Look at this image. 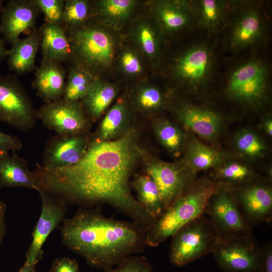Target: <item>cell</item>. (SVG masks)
<instances>
[{
  "mask_svg": "<svg viewBox=\"0 0 272 272\" xmlns=\"http://www.w3.org/2000/svg\"><path fill=\"white\" fill-rule=\"evenodd\" d=\"M136 103L144 111H154L160 108L164 102L163 95L156 87L147 86L142 87L137 93Z\"/></svg>",
  "mask_w": 272,
  "mask_h": 272,
  "instance_id": "35",
  "label": "cell"
},
{
  "mask_svg": "<svg viewBox=\"0 0 272 272\" xmlns=\"http://www.w3.org/2000/svg\"><path fill=\"white\" fill-rule=\"evenodd\" d=\"M137 133L129 129L113 140H94L81 159L67 168L32 171L38 191L85 207L107 203L147 232L155 222L130 192L129 179L142 155Z\"/></svg>",
  "mask_w": 272,
  "mask_h": 272,
  "instance_id": "1",
  "label": "cell"
},
{
  "mask_svg": "<svg viewBox=\"0 0 272 272\" xmlns=\"http://www.w3.org/2000/svg\"><path fill=\"white\" fill-rule=\"evenodd\" d=\"M37 119L22 87L12 78L0 76V121L26 132L34 127Z\"/></svg>",
  "mask_w": 272,
  "mask_h": 272,
  "instance_id": "9",
  "label": "cell"
},
{
  "mask_svg": "<svg viewBox=\"0 0 272 272\" xmlns=\"http://www.w3.org/2000/svg\"><path fill=\"white\" fill-rule=\"evenodd\" d=\"M36 263H28L25 262L23 267L18 272H35Z\"/></svg>",
  "mask_w": 272,
  "mask_h": 272,
  "instance_id": "45",
  "label": "cell"
},
{
  "mask_svg": "<svg viewBox=\"0 0 272 272\" xmlns=\"http://www.w3.org/2000/svg\"><path fill=\"white\" fill-rule=\"evenodd\" d=\"M60 230L68 249L104 270L143 252L147 245L146 232L135 222L109 218L95 210L81 208L64 219Z\"/></svg>",
  "mask_w": 272,
  "mask_h": 272,
  "instance_id": "2",
  "label": "cell"
},
{
  "mask_svg": "<svg viewBox=\"0 0 272 272\" xmlns=\"http://www.w3.org/2000/svg\"><path fill=\"white\" fill-rule=\"evenodd\" d=\"M179 120L200 138L216 139L222 130L223 120L217 112L191 104L181 106L177 111Z\"/></svg>",
  "mask_w": 272,
  "mask_h": 272,
  "instance_id": "17",
  "label": "cell"
},
{
  "mask_svg": "<svg viewBox=\"0 0 272 272\" xmlns=\"http://www.w3.org/2000/svg\"><path fill=\"white\" fill-rule=\"evenodd\" d=\"M24 187L38 191L27 161L15 153L0 154V188Z\"/></svg>",
  "mask_w": 272,
  "mask_h": 272,
  "instance_id": "20",
  "label": "cell"
},
{
  "mask_svg": "<svg viewBox=\"0 0 272 272\" xmlns=\"http://www.w3.org/2000/svg\"><path fill=\"white\" fill-rule=\"evenodd\" d=\"M129 115L125 104L118 102L107 112L96 133V140L108 141L123 135L129 129Z\"/></svg>",
  "mask_w": 272,
  "mask_h": 272,
  "instance_id": "26",
  "label": "cell"
},
{
  "mask_svg": "<svg viewBox=\"0 0 272 272\" xmlns=\"http://www.w3.org/2000/svg\"><path fill=\"white\" fill-rule=\"evenodd\" d=\"M217 188L218 185L209 178L195 180L147 231V245L158 246L181 228L205 214L206 205Z\"/></svg>",
  "mask_w": 272,
  "mask_h": 272,
  "instance_id": "3",
  "label": "cell"
},
{
  "mask_svg": "<svg viewBox=\"0 0 272 272\" xmlns=\"http://www.w3.org/2000/svg\"><path fill=\"white\" fill-rule=\"evenodd\" d=\"M136 37L143 51L149 57H154L159 50V42L156 33L147 24L140 25L137 29Z\"/></svg>",
  "mask_w": 272,
  "mask_h": 272,
  "instance_id": "36",
  "label": "cell"
},
{
  "mask_svg": "<svg viewBox=\"0 0 272 272\" xmlns=\"http://www.w3.org/2000/svg\"><path fill=\"white\" fill-rule=\"evenodd\" d=\"M120 64L123 71L129 75H137L142 71V66L137 55L131 51L126 50L121 55Z\"/></svg>",
  "mask_w": 272,
  "mask_h": 272,
  "instance_id": "39",
  "label": "cell"
},
{
  "mask_svg": "<svg viewBox=\"0 0 272 272\" xmlns=\"http://www.w3.org/2000/svg\"><path fill=\"white\" fill-rule=\"evenodd\" d=\"M95 78L91 72L80 66L71 69L62 98L70 101L81 99Z\"/></svg>",
  "mask_w": 272,
  "mask_h": 272,
  "instance_id": "31",
  "label": "cell"
},
{
  "mask_svg": "<svg viewBox=\"0 0 272 272\" xmlns=\"http://www.w3.org/2000/svg\"><path fill=\"white\" fill-rule=\"evenodd\" d=\"M139 203L152 218L156 220L165 211L159 189L147 174L138 175L133 181Z\"/></svg>",
  "mask_w": 272,
  "mask_h": 272,
  "instance_id": "27",
  "label": "cell"
},
{
  "mask_svg": "<svg viewBox=\"0 0 272 272\" xmlns=\"http://www.w3.org/2000/svg\"><path fill=\"white\" fill-rule=\"evenodd\" d=\"M225 158V154L221 151L211 148L192 137L187 144L184 163L196 173L200 170L218 167Z\"/></svg>",
  "mask_w": 272,
  "mask_h": 272,
  "instance_id": "25",
  "label": "cell"
},
{
  "mask_svg": "<svg viewBox=\"0 0 272 272\" xmlns=\"http://www.w3.org/2000/svg\"><path fill=\"white\" fill-rule=\"evenodd\" d=\"M136 2L132 0H103L98 4L100 14L112 23L126 20L133 10Z\"/></svg>",
  "mask_w": 272,
  "mask_h": 272,
  "instance_id": "33",
  "label": "cell"
},
{
  "mask_svg": "<svg viewBox=\"0 0 272 272\" xmlns=\"http://www.w3.org/2000/svg\"><path fill=\"white\" fill-rule=\"evenodd\" d=\"M8 52L9 50L5 48L4 41L0 37V63L2 60L8 55Z\"/></svg>",
  "mask_w": 272,
  "mask_h": 272,
  "instance_id": "46",
  "label": "cell"
},
{
  "mask_svg": "<svg viewBox=\"0 0 272 272\" xmlns=\"http://www.w3.org/2000/svg\"><path fill=\"white\" fill-rule=\"evenodd\" d=\"M234 145L237 151L249 159L262 157L267 150V145L255 131L249 129H242L235 135Z\"/></svg>",
  "mask_w": 272,
  "mask_h": 272,
  "instance_id": "32",
  "label": "cell"
},
{
  "mask_svg": "<svg viewBox=\"0 0 272 272\" xmlns=\"http://www.w3.org/2000/svg\"><path fill=\"white\" fill-rule=\"evenodd\" d=\"M6 205L3 201L0 200V245L6 233Z\"/></svg>",
  "mask_w": 272,
  "mask_h": 272,
  "instance_id": "43",
  "label": "cell"
},
{
  "mask_svg": "<svg viewBox=\"0 0 272 272\" xmlns=\"http://www.w3.org/2000/svg\"><path fill=\"white\" fill-rule=\"evenodd\" d=\"M154 130L161 145L169 152L178 155L183 150L185 138L182 130L166 119H159L154 123Z\"/></svg>",
  "mask_w": 272,
  "mask_h": 272,
  "instance_id": "30",
  "label": "cell"
},
{
  "mask_svg": "<svg viewBox=\"0 0 272 272\" xmlns=\"http://www.w3.org/2000/svg\"><path fill=\"white\" fill-rule=\"evenodd\" d=\"M254 174L247 165L230 162L217 168L213 181L219 186L235 190L253 180Z\"/></svg>",
  "mask_w": 272,
  "mask_h": 272,
  "instance_id": "28",
  "label": "cell"
},
{
  "mask_svg": "<svg viewBox=\"0 0 272 272\" xmlns=\"http://www.w3.org/2000/svg\"><path fill=\"white\" fill-rule=\"evenodd\" d=\"M146 174L159 189L165 211L194 182L195 173L184 163L154 160L146 166Z\"/></svg>",
  "mask_w": 272,
  "mask_h": 272,
  "instance_id": "11",
  "label": "cell"
},
{
  "mask_svg": "<svg viewBox=\"0 0 272 272\" xmlns=\"http://www.w3.org/2000/svg\"><path fill=\"white\" fill-rule=\"evenodd\" d=\"M90 143L87 133L56 134L50 138L45 144L41 166L47 170L73 166L84 156Z\"/></svg>",
  "mask_w": 272,
  "mask_h": 272,
  "instance_id": "13",
  "label": "cell"
},
{
  "mask_svg": "<svg viewBox=\"0 0 272 272\" xmlns=\"http://www.w3.org/2000/svg\"><path fill=\"white\" fill-rule=\"evenodd\" d=\"M40 33L44 59L59 62L69 58L71 55L70 43L60 24L46 23Z\"/></svg>",
  "mask_w": 272,
  "mask_h": 272,
  "instance_id": "22",
  "label": "cell"
},
{
  "mask_svg": "<svg viewBox=\"0 0 272 272\" xmlns=\"http://www.w3.org/2000/svg\"><path fill=\"white\" fill-rule=\"evenodd\" d=\"M71 55L80 62V66L91 69L109 65L113 58L114 42L111 35L96 27H86L73 32L68 37Z\"/></svg>",
  "mask_w": 272,
  "mask_h": 272,
  "instance_id": "5",
  "label": "cell"
},
{
  "mask_svg": "<svg viewBox=\"0 0 272 272\" xmlns=\"http://www.w3.org/2000/svg\"><path fill=\"white\" fill-rule=\"evenodd\" d=\"M39 11L33 1H9L1 17L0 32L5 39L12 44L22 33L33 28Z\"/></svg>",
  "mask_w": 272,
  "mask_h": 272,
  "instance_id": "16",
  "label": "cell"
},
{
  "mask_svg": "<svg viewBox=\"0 0 272 272\" xmlns=\"http://www.w3.org/2000/svg\"><path fill=\"white\" fill-rule=\"evenodd\" d=\"M117 93L115 86L95 78L81 99L89 119L97 120L113 101Z\"/></svg>",
  "mask_w": 272,
  "mask_h": 272,
  "instance_id": "24",
  "label": "cell"
},
{
  "mask_svg": "<svg viewBox=\"0 0 272 272\" xmlns=\"http://www.w3.org/2000/svg\"><path fill=\"white\" fill-rule=\"evenodd\" d=\"M155 10L161 25L168 32L177 31L186 27L194 16L193 5L186 1H160Z\"/></svg>",
  "mask_w": 272,
  "mask_h": 272,
  "instance_id": "23",
  "label": "cell"
},
{
  "mask_svg": "<svg viewBox=\"0 0 272 272\" xmlns=\"http://www.w3.org/2000/svg\"><path fill=\"white\" fill-rule=\"evenodd\" d=\"M204 214L209 216L213 226L222 237L252 235V227L244 218L232 190L218 186L206 205Z\"/></svg>",
  "mask_w": 272,
  "mask_h": 272,
  "instance_id": "6",
  "label": "cell"
},
{
  "mask_svg": "<svg viewBox=\"0 0 272 272\" xmlns=\"http://www.w3.org/2000/svg\"><path fill=\"white\" fill-rule=\"evenodd\" d=\"M104 272H154L148 259L143 256L130 255Z\"/></svg>",
  "mask_w": 272,
  "mask_h": 272,
  "instance_id": "37",
  "label": "cell"
},
{
  "mask_svg": "<svg viewBox=\"0 0 272 272\" xmlns=\"http://www.w3.org/2000/svg\"><path fill=\"white\" fill-rule=\"evenodd\" d=\"M40 44V33L36 30L24 38L14 41L8 54L9 69L19 74L31 71Z\"/></svg>",
  "mask_w": 272,
  "mask_h": 272,
  "instance_id": "21",
  "label": "cell"
},
{
  "mask_svg": "<svg viewBox=\"0 0 272 272\" xmlns=\"http://www.w3.org/2000/svg\"><path fill=\"white\" fill-rule=\"evenodd\" d=\"M22 147L23 143L19 138L0 131V154L9 151L19 150Z\"/></svg>",
  "mask_w": 272,
  "mask_h": 272,
  "instance_id": "41",
  "label": "cell"
},
{
  "mask_svg": "<svg viewBox=\"0 0 272 272\" xmlns=\"http://www.w3.org/2000/svg\"><path fill=\"white\" fill-rule=\"evenodd\" d=\"M39 10L44 15L46 23L60 24L62 21L64 1L62 0H34Z\"/></svg>",
  "mask_w": 272,
  "mask_h": 272,
  "instance_id": "38",
  "label": "cell"
},
{
  "mask_svg": "<svg viewBox=\"0 0 272 272\" xmlns=\"http://www.w3.org/2000/svg\"><path fill=\"white\" fill-rule=\"evenodd\" d=\"M90 10V6L87 1H65L61 23L69 26L80 25L87 19Z\"/></svg>",
  "mask_w": 272,
  "mask_h": 272,
  "instance_id": "34",
  "label": "cell"
},
{
  "mask_svg": "<svg viewBox=\"0 0 272 272\" xmlns=\"http://www.w3.org/2000/svg\"><path fill=\"white\" fill-rule=\"evenodd\" d=\"M36 116L59 134L87 133L90 125L81 103L63 98L45 103L36 110Z\"/></svg>",
  "mask_w": 272,
  "mask_h": 272,
  "instance_id": "10",
  "label": "cell"
},
{
  "mask_svg": "<svg viewBox=\"0 0 272 272\" xmlns=\"http://www.w3.org/2000/svg\"><path fill=\"white\" fill-rule=\"evenodd\" d=\"M3 1L0 0V15L2 13V10H3V7H4L3 6Z\"/></svg>",
  "mask_w": 272,
  "mask_h": 272,
  "instance_id": "47",
  "label": "cell"
},
{
  "mask_svg": "<svg viewBox=\"0 0 272 272\" xmlns=\"http://www.w3.org/2000/svg\"><path fill=\"white\" fill-rule=\"evenodd\" d=\"M253 181L233 190L244 218L252 227L272 219L271 187Z\"/></svg>",
  "mask_w": 272,
  "mask_h": 272,
  "instance_id": "14",
  "label": "cell"
},
{
  "mask_svg": "<svg viewBox=\"0 0 272 272\" xmlns=\"http://www.w3.org/2000/svg\"><path fill=\"white\" fill-rule=\"evenodd\" d=\"M216 263L224 272H259L261 248L252 236L220 237L213 251Z\"/></svg>",
  "mask_w": 272,
  "mask_h": 272,
  "instance_id": "7",
  "label": "cell"
},
{
  "mask_svg": "<svg viewBox=\"0 0 272 272\" xmlns=\"http://www.w3.org/2000/svg\"><path fill=\"white\" fill-rule=\"evenodd\" d=\"M42 210L32 233V240L26 255L28 263H37L43 257L42 246L48 236L65 219L66 203L45 191H38Z\"/></svg>",
  "mask_w": 272,
  "mask_h": 272,
  "instance_id": "12",
  "label": "cell"
},
{
  "mask_svg": "<svg viewBox=\"0 0 272 272\" xmlns=\"http://www.w3.org/2000/svg\"><path fill=\"white\" fill-rule=\"evenodd\" d=\"M220 237L210 219L203 214L172 236L169 259L176 267H182L212 253Z\"/></svg>",
  "mask_w": 272,
  "mask_h": 272,
  "instance_id": "4",
  "label": "cell"
},
{
  "mask_svg": "<svg viewBox=\"0 0 272 272\" xmlns=\"http://www.w3.org/2000/svg\"><path fill=\"white\" fill-rule=\"evenodd\" d=\"M193 7L194 15L197 16L200 26L209 31L219 26L228 11L226 2L218 0L199 1Z\"/></svg>",
  "mask_w": 272,
  "mask_h": 272,
  "instance_id": "29",
  "label": "cell"
},
{
  "mask_svg": "<svg viewBox=\"0 0 272 272\" xmlns=\"http://www.w3.org/2000/svg\"><path fill=\"white\" fill-rule=\"evenodd\" d=\"M268 83L269 74L266 65L260 60H250L232 72L227 82L226 92L233 100L253 104L265 96Z\"/></svg>",
  "mask_w": 272,
  "mask_h": 272,
  "instance_id": "8",
  "label": "cell"
},
{
  "mask_svg": "<svg viewBox=\"0 0 272 272\" xmlns=\"http://www.w3.org/2000/svg\"><path fill=\"white\" fill-rule=\"evenodd\" d=\"M59 62L43 59L36 70L33 86L45 103L62 98L65 73Z\"/></svg>",
  "mask_w": 272,
  "mask_h": 272,
  "instance_id": "18",
  "label": "cell"
},
{
  "mask_svg": "<svg viewBox=\"0 0 272 272\" xmlns=\"http://www.w3.org/2000/svg\"><path fill=\"white\" fill-rule=\"evenodd\" d=\"M264 132L269 137L272 135V120L269 117L265 119L262 123Z\"/></svg>",
  "mask_w": 272,
  "mask_h": 272,
  "instance_id": "44",
  "label": "cell"
},
{
  "mask_svg": "<svg viewBox=\"0 0 272 272\" xmlns=\"http://www.w3.org/2000/svg\"><path fill=\"white\" fill-rule=\"evenodd\" d=\"M214 63L212 51L209 47L199 44L193 45L176 60L173 74L175 78L192 89L209 81Z\"/></svg>",
  "mask_w": 272,
  "mask_h": 272,
  "instance_id": "15",
  "label": "cell"
},
{
  "mask_svg": "<svg viewBox=\"0 0 272 272\" xmlns=\"http://www.w3.org/2000/svg\"><path fill=\"white\" fill-rule=\"evenodd\" d=\"M263 23L259 11L254 8L244 11L236 19L229 34V46L234 50L249 46L262 37Z\"/></svg>",
  "mask_w": 272,
  "mask_h": 272,
  "instance_id": "19",
  "label": "cell"
},
{
  "mask_svg": "<svg viewBox=\"0 0 272 272\" xmlns=\"http://www.w3.org/2000/svg\"><path fill=\"white\" fill-rule=\"evenodd\" d=\"M49 272H80V269L76 259L61 257L54 260Z\"/></svg>",
  "mask_w": 272,
  "mask_h": 272,
  "instance_id": "40",
  "label": "cell"
},
{
  "mask_svg": "<svg viewBox=\"0 0 272 272\" xmlns=\"http://www.w3.org/2000/svg\"><path fill=\"white\" fill-rule=\"evenodd\" d=\"M259 272H272V245L267 243L261 248V262Z\"/></svg>",
  "mask_w": 272,
  "mask_h": 272,
  "instance_id": "42",
  "label": "cell"
}]
</instances>
